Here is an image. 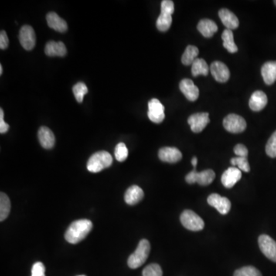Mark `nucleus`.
Returning a JSON list of instances; mask_svg holds the SVG:
<instances>
[{
	"instance_id": "1",
	"label": "nucleus",
	"mask_w": 276,
	"mask_h": 276,
	"mask_svg": "<svg viewBox=\"0 0 276 276\" xmlns=\"http://www.w3.org/2000/svg\"><path fill=\"white\" fill-rule=\"evenodd\" d=\"M93 227L92 222L89 219H82L75 221L66 230L65 238L68 243L77 244L90 233Z\"/></svg>"
},
{
	"instance_id": "2",
	"label": "nucleus",
	"mask_w": 276,
	"mask_h": 276,
	"mask_svg": "<svg viewBox=\"0 0 276 276\" xmlns=\"http://www.w3.org/2000/svg\"><path fill=\"white\" fill-rule=\"evenodd\" d=\"M151 251V244L147 239H141L135 252L130 256L127 260L129 268L135 270L145 263Z\"/></svg>"
},
{
	"instance_id": "3",
	"label": "nucleus",
	"mask_w": 276,
	"mask_h": 276,
	"mask_svg": "<svg viewBox=\"0 0 276 276\" xmlns=\"http://www.w3.org/2000/svg\"><path fill=\"white\" fill-rule=\"evenodd\" d=\"M112 162V157L108 152L104 151H98L89 158L87 168L90 172L98 173L109 168Z\"/></svg>"
},
{
	"instance_id": "4",
	"label": "nucleus",
	"mask_w": 276,
	"mask_h": 276,
	"mask_svg": "<svg viewBox=\"0 0 276 276\" xmlns=\"http://www.w3.org/2000/svg\"><path fill=\"white\" fill-rule=\"evenodd\" d=\"M181 222L183 226L190 231H200L204 228V222L200 216L193 211L184 210L181 216Z\"/></svg>"
},
{
	"instance_id": "5",
	"label": "nucleus",
	"mask_w": 276,
	"mask_h": 276,
	"mask_svg": "<svg viewBox=\"0 0 276 276\" xmlns=\"http://www.w3.org/2000/svg\"><path fill=\"white\" fill-rule=\"evenodd\" d=\"M216 174L213 170H206L202 172H197L196 168L187 174L186 176V181L189 184L197 183L201 186H207L214 181Z\"/></svg>"
},
{
	"instance_id": "6",
	"label": "nucleus",
	"mask_w": 276,
	"mask_h": 276,
	"mask_svg": "<svg viewBox=\"0 0 276 276\" xmlns=\"http://www.w3.org/2000/svg\"><path fill=\"white\" fill-rule=\"evenodd\" d=\"M223 127L229 132L238 134L243 132L246 130V122L241 116L230 114L226 116L223 120Z\"/></svg>"
},
{
	"instance_id": "7",
	"label": "nucleus",
	"mask_w": 276,
	"mask_h": 276,
	"mask_svg": "<svg viewBox=\"0 0 276 276\" xmlns=\"http://www.w3.org/2000/svg\"><path fill=\"white\" fill-rule=\"evenodd\" d=\"M259 246L262 253L269 260L276 263V242L268 235H261L259 237Z\"/></svg>"
},
{
	"instance_id": "8",
	"label": "nucleus",
	"mask_w": 276,
	"mask_h": 276,
	"mask_svg": "<svg viewBox=\"0 0 276 276\" xmlns=\"http://www.w3.org/2000/svg\"><path fill=\"white\" fill-rule=\"evenodd\" d=\"M147 115L152 122H162L165 117L164 107L158 99L153 98L148 103V113Z\"/></svg>"
},
{
	"instance_id": "9",
	"label": "nucleus",
	"mask_w": 276,
	"mask_h": 276,
	"mask_svg": "<svg viewBox=\"0 0 276 276\" xmlns=\"http://www.w3.org/2000/svg\"><path fill=\"white\" fill-rule=\"evenodd\" d=\"M18 39L22 47L27 51H30L35 47V31L30 25H24L19 31Z\"/></svg>"
},
{
	"instance_id": "10",
	"label": "nucleus",
	"mask_w": 276,
	"mask_h": 276,
	"mask_svg": "<svg viewBox=\"0 0 276 276\" xmlns=\"http://www.w3.org/2000/svg\"><path fill=\"white\" fill-rule=\"evenodd\" d=\"M208 203L216 208L220 214L226 215L231 209V202L226 197H223L217 193H213L208 197Z\"/></svg>"
},
{
	"instance_id": "11",
	"label": "nucleus",
	"mask_w": 276,
	"mask_h": 276,
	"mask_svg": "<svg viewBox=\"0 0 276 276\" xmlns=\"http://www.w3.org/2000/svg\"><path fill=\"white\" fill-rule=\"evenodd\" d=\"M209 113H196L192 114L188 118V123L190 125L191 131L194 133H200L204 130L209 123Z\"/></svg>"
},
{
	"instance_id": "12",
	"label": "nucleus",
	"mask_w": 276,
	"mask_h": 276,
	"mask_svg": "<svg viewBox=\"0 0 276 276\" xmlns=\"http://www.w3.org/2000/svg\"><path fill=\"white\" fill-rule=\"evenodd\" d=\"M209 71L216 81L221 82V83H225L227 82L230 77V72H229L227 66L223 62H219V61H216L211 64Z\"/></svg>"
},
{
	"instance_id": "13",
	"label": "nucleus",
	"mask_w": 276,
	"mask_h": 276,
	"mask_svg": "<svg viewBox=\"0 0 276 276\" xmlns=\"http://www.w3.org/2000/svg\"><path fill=\"white\" fill-rule=\"evenodd\" d=\"M158 157L164 162L174 164L182 159V154L176 147H165L160 149Z\"/></svg>"
},
{
	"instance_id": "14",
	"label": "nucleus",
	"mask_w": 276,
	"mask_h": 276,
	"mask_svg": "<svg viewBox=\"0 0 276 276\" xmlns=\"http://www.w3.org/2000/svg\"><path fill=\"white\" fill-rule=\"evenodd\" d=\"M180 89L185 97L190 101H195L199 97V89L190 79H183L180 83Z\"/></svg>"
},
{
	"instance_id": "15",
	"label": "nucleus",
	"mask_w": 276,
	"mask_h": 276,
	"mask_svg": "<svg viewBox=\"0 0 276 276\" xmlns=\"http://www.w3.org/2000/svg\"><path fill=\"white\" fill-rule=\"evenodd\" d=\"M242 172L239 168H229L223 173L221 181L223 186L226 188H232L235 184L241 179Z\"/></svg>"
},
{
	"instance_id": "16",
	"label": "nucleus",
	"mask_w": 276,
	"mask_h": 276,
	"mask_svg": "<svg viewBox=\"0 0 276 276\" xmlns=\"http://www.w3.org/2000/svg\"><path fill=\"white\" fill-rule=\"evenodd\" d=\"M267 103H268V98L264 92L262 91H256L252 94L249 105L251 110L254 111H260L266 107Z\"/></svg>"
},
{
	"instance_id": "17",
	"label": "nucleus",
	"mask_w": 276,
	"mask_h": 276,
	"mask_svg": "<svg viewBox=\"0 0 276 276\" xmlns=\"http://www.w3.org/2000/svg\"><path fill=\"white\" fill-rule=\"evenodd\" d=\"M46 20H47L48 25L51 29L62 33L67 31V22L66 20H64L63 18H61L57 13L54 12H49L46 15Z\"/></svg>"
},
{
	"instance_id": "18",
	"label": "nucleus",
	"mask_w": 276,
	"mask_h": 276,
	"mask_svg": "<svg viewBox=\"0 0 276 276\" xmlns=\"http://www.w3.org/2000/svg\"><path fill=\"white\" fill-rule=\"evenodd\" d=\"M38 137L39 143L45 149H52L55 145V135L49 127H40L38 133Z\"/></svg>"
},
{
	"instance_id": "19",
	"label": "nucleus",
	"mask_w": 276,
	"mask_h": 276,
	"mask_svg": "<svg viewBox=\"0 0 276 276\" xmlns=\"http://www.w3.org/2000/svg\"><path fill=\"white\" fill-rule=\"evenodd\" d=\"M219 16L223 25L229 30L236 29L239 27V19L237 16L227 8H222L219 12Z\"/></svg>"
},
{
	"instance_id": "20",
	"label": "nucleus",
	"mask_w": 276,
	"mask_h": 276,
	"mask_svg": "<svg viewBox=\"0 0 276 276\" xmlns=\"http://www.w3.org/2000/svg\"><path fill=\"white\" fill-rule=\"evenodd\" d=\"M45 53L50 57H63L67 53V49L63 42L50 41L45 45Z\"/></svg>"
},
{
	"instance_id": "21",
	"label": "nucleus",
	"mask_w": 276,
	"mask_h": 276,
	"mask_svg": "<svg viewBox=\"0 0 276 276\" xmlns=\"http://www.w3.org/2000/svg\"><path fill=\"white\" fill-rule=\"evenodd\" d=\"M144 193L143 189L140 186H131L129 187L126 191L125 195H124V200H125L127 204L130 206H134L138 202H141L144 198Z\"/></svg>"
},
{
	"instance_id": "22",
	"label": "nucleus",
	"mask_w": 276,
	"mask_h": 276,
	"mask_svg": "<svg viewBox=\"0 0 276 276\" xmlns=\"http://www.w3.org/2000/svg\"><path fill=\"white\" fill-rule=\"evenodd\" d=\"M262 76L265 83L271 86L276 81V61L266 62L261 69Z\"/></svg>"
},
{
	"instance_id": "23",
	"label": "nucleus",
	"mask_w": 276,
	"mask_h": 276,
	"mask_svg": "<svg viewBox=\"0 0 276 276\" xmlns=\"http://www.w3.org/2000/svg\"><path fill=\"white\" fill-rule=\"evenodd\" d=\"M197 29L203 36L210 38L217 32L218 26L213 21L205 18L199 21L197 25Z\"/></svg>"
},
{
	"instance_id": "24",
	"label": "nucleus",
	"mask_w": 276,
	"mask_h": 276,
	"mask_svg": "<svg viewBox=\"0 0 276 276\" xmlns=\"http://www.w3.org/2000/svg\"><path fill=\"white\" fill-rule=\"evenodd\" d=\"M222 39L223 41V47L229 52V53H235L237 52L238 47L234 42V36H233L232 30L226 29L223 31L222 34Z\"/></svg>"
},
{
	"instance_id": "25",
	"label": "nucleus",
	"mask_w": 276,
	"mask_h": 276,
	"mask_svg": "<svg viewBox=\"0 0 276 276\" xmlns=\"http://www.w3.org/2000/svg\"><path fill=\"white\" fill-rule=\"evenodd\" d=\"M192 75L196 77L198 76H207L209 72V67L206 61L202 59H196L192 64Z\"/></svg>"
},
{
	"instance_id": "26",
	"label": "nucleus",
	"mask_w": 276,
	"mask_h": 276,
	"mask_svg": "<svg viewBox=\"0 0 276 276\" xmlns=\"http://www.w3.org/2000/svg\"><path fill=\"white\" fill-rule=\"evenodd\" d=\"M198 55H199V49L197 47L193 45H188L184 51L181 59L182 63L184 66H190L197 59Z\"/></svg>"
},
{
	"instance_id": "27",
	"label": "nucleus",
	"mask_w": 276,
	"mask_h": 276,
	"mask_svg": "<svg viewBox=\"0 0 276 276\" xmlns=\"http://www.w3.org/2000/svg\"><path fill=\"white\" fill-rule=\"evenodd\" d=\"M11 203L9 198L5 193H0V221L5 220L10 213Z\"/></svg>"
},
{
	"instance_id": "28",
	"label": "nucleus",
	"mask_w": 276,
	"mask_h": 276,
	"mask_svg": "<svg viewBox=\"0 0 276 276\" xmlns=\"http://www.w3.org/2000/svg\"><path fill=\"white\" fill-rule=\"evenodd\" d=\"M172 24V15L166 12H161L158 20H157V28L161 32H166L170 29Z\"/></svg>"
},
{
	"instance_id": "29",
	"label": "nucleus",
	"mask_w": 276,
	"mask_h": 276,
	"mask_svg": "<svg viewBox=\"0 0 276 276\" xmlns=\"http://www.w3.org/2000/svg\"><path fill=\"white\" fill-rule=\"evenodd\" d=\"M74 95L76 97L78 102L82 103L84 99V96L87 94L88 90L87 86L83 82H79L76 86H74L73 89Z\"/></svg>"
},
{
	"instance_id": "30",
	"label": "nucleus",
	"mask_w": 276,
	"mask_h": 276,
	"mask_svg": "<svg viewBox=\"0 0 276 276\" xmlns=\"http://www.w3.org/2000/svg\"><path fill=\"white\" fill-rule=\"evenodd\" d=\"M233 276H263L257 269L253 266H246L236 270Z\"/></svg>"
},
{
	"instance_id": "31",
	"label": "nucleus",
	"mask_w": 276,
	"mask_h": 276,
	"mask_svg": "<svg viewBox=\"0 0 276 276\" xmlns=\"http://www.w3.org/2000/svg\"><path fill=\"white\" fill-rule=\"evenodd\" d=\"M116 160L119 162H124L128 156V150L124 143H119L117 144L114 151Z\"/></svg>"
},
{
	"instance_id": "32",
	"label": "nucleus",
	"mask_w": 276,
	"mask_h": 276,
	"mask_svg": "<svg viewBox=\"0 0 276 276\" xmlns=\"http://www.w3.org/2000/svg\"><path fill=\"white\" fill-rule=\"evenodd\" d=\"M143 276H163V271L161 266L156 263L148 265L143 270Z\"/></svg>"
},
{
	"instance_id": "33",
	"label": "nucleus",
	"mask_w": 276,
	"mask_h": 276,
	"mask_svg": "<svg viewBox=\"0 0 276 276\" xmlns=\"http://www.w3.org/2000/svg\"><path fill=\"white\" fill-rule=\"evenodd\" d=\"M266 152L270 158H276V131L272 134L266 144Z\"/></svg>"
},
{
	"instance_id": "34",
	"label": "nucleus",
	"mask_w": 276,
	"mask_h": 276,
	"mask_svg": "<svg viewBox=\"0 0 276 276\" xmlns=\"http://www.w3.org/2000/svg\"><path fill=\"white\" fill-rule=\"evenodd\" d=\"M231 164L233 166H237L239 169L243 172H250V167L249 162H248L247 158H241V157H237V158L231 159Z\"/></svg>"
},
{
	"instance_id": "35",
	"label": "nucleus",
	"mask_w": 276,
	"mask_h": 276,
	"mask_svg": "<svg viewBox=\"0 0 276 276\" xmlns=\"http://www.w3.org/2000/svg\"><path fill=\"white\" fill-rule=\"evenodd\" d=\"M32 276H45V268L43 263L37 262L32 266Z\"/></svg>"
},
{
	"instance_id": "36",
	"label": "nucleus",
	"mask_w": 276,
	"mask_h": 276,
	"mask_svg": "<svg viewBox=\"0 0 276 276\" xmlns=\"http://www.w3.org/2000/svg\"><path fill=\"white\" fill-rule=\"evenodd\" d=\"M174 12V4L171 0H164L161 2V12H166L173 15Z\"/></svg>"
},
{
	"instance_id": "37",
	"label": "nucleus",
	"mask_w": 276,
	"mask_h": 276,
	"mask_svg": "<svg viewBox=\"0 0 276 276\" xmlns=\"http://www.w3.org/2000/svg\"><path fill=\"white\" fill-rule=\"evenodd\" d=\"M234 153L237 157H241V158H247L249 154L246 146L240 144H237L234 147Z\"/></svg>"
},
{
	"instance_id": "38",
	"label": "nucleus",
	"mask_w": 276,
	"mask_h": 276,
	"mask_svg": "<svg viewBox=\"0 0 276 276\" xmlns=\"http://www.w3.org/2000/svg\"><path fill=\"white\" fill-rule=\"evenodd\" d=\"M9 129V125L4 121V112L2 108L0 109V133L5 134Z\"/></svg>"
},
{
	"instance_id": "39",
	"label": "nucleus",
	"mask_w": 276,
	"mask_h": 276,
	"mask_svg": "<svg viewBox=\"0 0 276 276\" xmlns=\"http://www.w3.org/2000/svg\"><path fill=\"white\" fill-rule=\"evenodd\" d=\"M8 45V38L5 31H1L0 33V49H7Z\"/></svg>"
},
{
	"instance_id": "40",
	"label": "nucleus",
	"mask_w": 276,
	"mask_h": 276,
	"mask_svg": "<svg viewBox=\"0 0 276 276\" xmlns=\"http://www.w3.org/2000/svg\"><path fill=\"white\" fill-rule=\"evenodd\" d=\"M191 163H192V165L193 166V168H196V165H197V158H196V157H193L192 161H191Z\"/></svg>"
},
{
	"instance_id": "41",
	"label": "nucleus",
	"mask_w": 276,
	"mask_h": 276,
	"mask_svg": "<svg viewBox=\"0 0 276 276\" xmlns=\"http://www.w3.org/2000/svg\"><path fill=\"white\" fill-rule=\"evenodd\" d=\"M0 75H2V65L0 66Z\"/></svg>"
},
{
	"instance_id": "42",
	"label": "nucleus",
	"mask_w": 276,
	"mask_h": 276,
	"mask_svg": "<svg viewBox=\"0 0 276 276\" xmlns=\"http://www.w3.org/2000/svg\"><path fill=\"white\" fill-rule=\"evenodd\" d=\"M274 3L276 4V1H274Z\"/></svg>"
},
{
	"instance_id": "43",
	"label": "nucleus",
	"mask_w": 276,
	"mask_h": 276,
	"mask_svg": "<svg viewBox=\"0 0 276 276\" xmlns=\"http://www.w3.org/2000/svg\"></svg>"
}]
</instances>
